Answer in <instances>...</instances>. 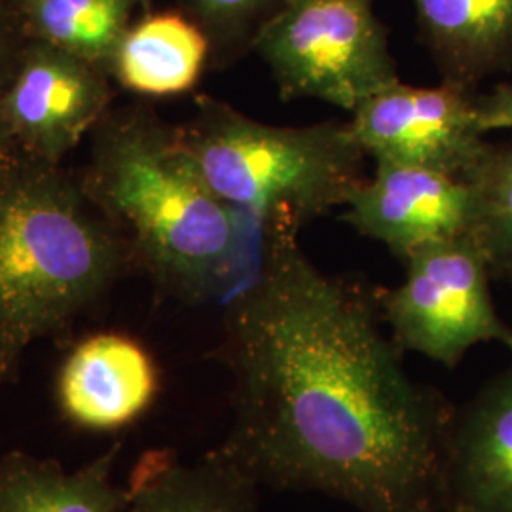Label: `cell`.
Wrapping results in <instances>:
<instances>
[{
    "mask_svg": "<svg viewBox=\"0 0 512 512\" xmlns=\"http://www.w3.org/2000/svg\"><path fill=\"white\" fill-rule=\"evenodd\" d=\"M29 38L109 69L139 0H14Z\"/></svg>",
    "mask_w": 512,
    "mask_h": 512,
    "instance_id": "cell-16",
    "label": "cell"
},
{
    "mask_svg": "<svg viewBox=\"0 0 512 512\" xmlns=\"http://www.w3.org/2000/svg\"><path fill=\"white\" fill-rule=\"evenodd\" d=\"M84 188L160 291L190 304L238 291L253 222L207 186L177 128L143 110L110 122Z\"/></svg>",
    "mask_w": 512,
    "mask_h": 512,
    "instance_id": "cell-2",
    "label": "cell"
},
{
    "mask_svg": "<svg viewBox=\"0 0 512 512\" xmlns=\"http://www.w3.org/2000/svg\"><path fill=\"white\" fill-rule=\"evenodd\" d=\"M126 488L122 512H260V486L220 446L190 461L173 450H148Z\"/></svg>",
    "mask_w": 512,
    "mask_h": 512,
    "instance_id": "cell-13",
    "label": "cell"
},
{
    "mask_svg": "<svg viewBox=\"0 0 512 512\" xmlns=\"http://www.w3.org/2000/svg\"><path fill=\"white\" fill-rule=\"evenodd\" d=\"M450 507L512 512V368L456 412L442 480Z\"/></svg>",
    "mask_w": 512,
    "mask_h": 512,
    "instance_id": "cell-11",
    "label": "cell"
},
{
    "mask_svg": "<svg viewBox=\"0 0 512 512\" xmlns=\"http://www.w3.org/2000/svg\"><path fill=\"white\" fill-rule=\"evenodd\" d=\"M92 205L59 165L21 156L0 173V355L10 382L27 348L69 329L128 264L126 239Z\"/></svg>",
    "mask_w": 512,
    "mask_h": 512,
    "instance_id": "cell-3",
    "label": "cell"
},
{
    "mask_svg": "<svg viewBox=\"0 0 512 512\" xmlns=\"http://www.w3.org/2000/svg\"><path fill=\"white\" fill-rule=\"evenodd\" d=\"M0 2H14V0H0Z\"/></svg>",
    "mask_w": 512,
    "mask_h": 512,
    "instance_id": "cell-25",
    "label": "cell"
},
{
    "mask_svg": "<svg viewBox=\"0 0 512 512\" xmlns=\"http://www.w3.org/2000/svg\"><path fill=\"white\" fill-rule=\"evenodd\" d=\"M109 101L103 69L29 38L16 76L0 97V118L25 156L59 165L99 122Z\"/></svg>",
    "mask_w": 512,
    "mask_h": 512,
    "instance_id": "cell-8",
    "label": "cell"
},
{
    "mask_svg": "<svg viewBox=\"0 0 512 512\" xmlns=\"http://www.w3.org/2000/svg\"><path fill=\"white\" fill-rule=\"evenodd\" d=\"M122 442L69 471L61 461L10 450L0 456V512H122L126 484L114 482Z\"/></svg>",
    "mask_w": 512,
    "mask_h": 512,
    "instance_id": "cell-14",
    "label": "cell"
},
{
    "mask_svg": "<svg viewBox=\"0 0 512 512\" xmlns=\"http://www.w3.org/2000/svg\"><path fill=\"white\" fill-rule=\"evenodd\" d=\"M475 192L471 236L492 275L512 283V147H490L465 179Z\"/></svg>",
    "mask_w": 512,
    "mask_h": 512,
    "instance_id": "cell-17",
    "label": "cell"
},
{
    "mask_svg": "<svg viewBox=\"0 0 512 512\" xmlns=\"http://www.w3.org/2000/svg\"><path fill=\"white\" fill-rule=\"evenodd\" d=\"M226 313L232 427L220 448L262 488L359 512H442L456 410L416 382L376 289L325 274L293 230H262Z\"/></svg>",
    "mask_w": 512,
    "mask_h": 512,
    "instance_id": "cell-1",
    "label": "cell"
},
{
    "mask_svg": "<svg viewBox=\"0 0 512 512\" xmlns=\"http://www.w3.org/2000/svg\"><path fill=\"white\" fill-rule=\"evenodd\" d=\"M141 2V8L145 10V12H150V6H152V0H139Z\"/></svg>",
    "mask_w": 512,
    "mask_h": 512,
    "instance_id": "cell-24",
    "label": "cell"
},
{
    "mask_svg": "<svg viewBox=\"0 0 512 512\" xmlns=\"http://www.w3.org/2000/svg\"><path fill=\"white\" fill-rule=\"evenodd\" d=\"M10 380H8V374H6V368H4V363H2V355H0V387L4 384H8Z\"/></svg>",
    "mask_w": 512,
    "mask_h": 512,
    "instance_id": "cell-22",
    "label": "cell"
},
{
    "mask_svg": "<svg viewBox=\"0 0 512 512\" xmlns=\"http://www.w3.org/2000/svg\"><path fill=\"white\" fill-rule=\"evenodd\" d=\"M21 156H25V154L21 152V148L16 143L10 128L6 126V122L0 118V173L14 162H18Z\"/></svg>",
    "mask_w": 512,
    "mask_h": 512,
    "instance_id": "cell-21",
    "label": "cell"
},
{
    "mask_svg": "<svg viewBox=\"0 0 512 512\" xmlns=\"http://www.w3.org/2000/svg\"><path fill=\"white\" fill-rule=\"evenodd\" d=\"M186 18L192 19L209 40L211 59L219 67L253 52V44L266 21L283 0H177Z\"/></svg>",
    "mask_w": 512,
    "mask_h": 512,
    "instance_id": "cell-18",
    "label": "cell"
},
{
    "mask_svg": "<svg viewBox=\"0 0 512 512\" xmlns=\"http://www.w3.org/2000/svg\"><path fill=\"white\" fill-rule=\"evenodd\" d=\"M29 35L14 2H0V97L12 84Z\"/></svg>",
    "mask_w": 512,
    "mask_h": 512,
    "instance_id": "cell-19",
    "label": "cell"
},
{
    "mask_svg": "<svg viewBox=\"0 0 512 512\" xmlns=\"http://www.w3.org/2000/svg\"><path fill=\"white\" fill-rule=\"evenodd\" d=\"M475 95L440 82H397L351 112L349 126L374 162H395L467 179L490 145L478 126Z\"/></svg>",
    "mask_w": 512,
    "mask_h": 512,
    "instance_id": "cell-7",
    "label": "cell"
},
{
    "mask_svg": "<svg viewBox=\"0 0 512 512\" xmlns=\"http://www.w3.org/2000/svg\"><path fill=\"white\" fill-rule=\"evenodd\" d=\"M342 220L401 260L423 247L469 236L475 192L458 177L395 162H376L344 205Z\"/></svg>",
    "mask_w": 512,
    "mask_h": 512,
    "instance_id": "cell-9",
    "label": "cell"
},
{
    "mask_svg": "<svg viewBox=\"0 0 512 512\" xmlns=\"http://www.w3.org/2000/svg\"><path fill=\"white\" fill-rule=\"evenodd\" d=\"M209 59V40L181 10L145 12L120 40L110 71L131 92L162 97L192 90Z\"/></svg>",
    "mask_w": 512,
    "mask_h": 512,
    "instance_id": "cell-15",
    "label": "cell"
},
{
    "mask_svg": "<svg viewBox=\"0 0 512 512\" xmlns=\"http://www.w3.org/2000/svg\"><path fill=\"white\" fill-rule=\"evenodd\" d=\"M418 33L442 82L475 92L512 69V0H412Z\"/></svg>",
    "mask_w": 512,
    "mask_h": 512,
    "instance_id": "cell-12",
    "label": "cell"
},
{
    "mask_svg": "<svg viewBox=\"0 0 512 512\" xmlns=\"http://www.w3.org/2000/svg\"><path fill=\"white\" fill-rule=\"evenodd\" d=\"M177 135L207 186L260 232L300 234L366 181L365 150L342 120L272 126L200 97Z\"/></svg>",
    "mask_w": 512,
    "mask_h": 512,
    "instance_id": "cell-4",
    "label": "cell"
},
{
    "mask_svg": "<svg viewBox=\"0 0 512 512\" xmlns=\"http://www.w3.org/2000/svg\"><path fill=\"white\" fill-rule=\"evenodd\" d=\"M442 512H476L473 509H467V507H450V509H446V511Z\"/></svg>",
    "mask_w": 512,
    "mask_h": 512,
    "instance_id": "cell-23",
    "label": "cell"
},
{
    "mask_svg": "<svg viewBox=\"0 0 512 512\" xmlns=\"http://www.w3.org/2000/svg\"><path fill=\"white\" fill-rule=\"evenodd\" d=\"M475 103L482 133L512 129V82L499 84L492 92L476 97Z\"/></svg>",
    "mask_w": 512,
    "mask_h": 512,
    "instance_id": "cell-20",
    "label": "cell"
},
{
    "mask_svg": "<svg viewBox=\"0 0 512 512\" xmlns=\"http://www.w3.org/2000/svg\"><path fill=\"white\" fill-rule=\"evenodd\" d=\"M403 262V283L376 289L382 321L399 348L448 368L478 344L512 351V329L490 291L488 258L471 234L427 245Z\"/></svg>",
    "mask_w": 512,
    "mask_h": 512,
    "instance_id": "cell-6",
    "label": "cell"
},
{
    "mask_svg": "<svg viewBox=\"0 0 512 512\" xmlns=\"http://www.w3.org/2000/svg\"><path fill=\"white\" fill-rule=\"evenodd\" d=\"M253 52L283 101L317 99L353 112L401 82L374 0H283Z\"/></svg>",
    "mask_w": 512,
    "mask_h": 512,
    "instance_id": "cell-5",
    "label": "cell"
},
{
    "mask_svg": "<svg viewBox=\"0 0 512 512\" xmlns=\"http://www.w3.org/2000/svg\"><path fill=\"white\" fill-rule=\"evenodd\" d=\"M158 384V368L141 344L122 334H95L61 366L57 399L76 425L112 431L147 412Z\"/></svg>",
    "mask_w": 512,
    "mask_h": 512,
    "instance_id": "cell-10",
    "label": "cell"
}]
</instances>
